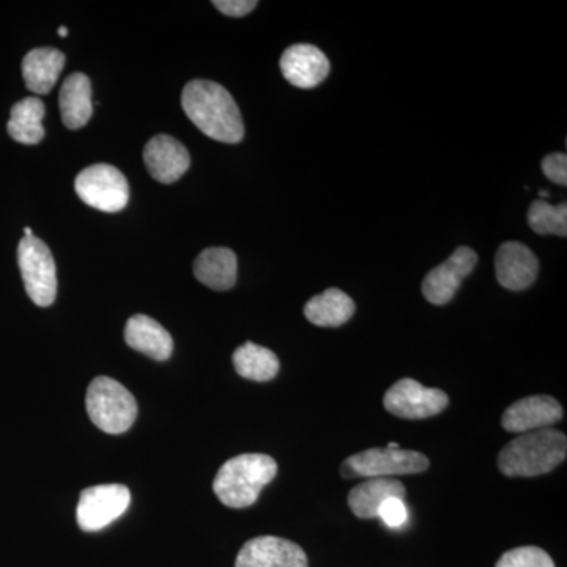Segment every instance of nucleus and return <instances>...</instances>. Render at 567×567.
<instances>
[{
	"label": "nucleus",
	"instance_id": "obj_1",
	"mask_svg": "<svg viewBox=\"0 0 567 567\" xmlns=\"http://www.w3.org/2000/svg\"><path fill=\"white\" fill-rule=\"evenodd\" d=\"M182 106L189 121L212 140L238 144L245 137L244 118L230 95L218 82L189 81L182 93Z\"/></svg>",
	"mask_w": 567,
	"mask_h": 567
},
{
	"label": "nucleus",
	"instance_id": "obj_2",
	"mask_svg": "<svg viewBox=\"0 0 567 567\" xmlns=\"http://www.w3.org/2000/svg\"><path fill=\"white\" fill-rule=\"evenodd\" d=\"M566 456V435L540 429L511 440L498 454V468L507 477H535L554 472Z\"/></svg>",
	"mask_w": 567,
	"mask_h": 567
},
{
	"label": "nucleus",
	"instance_id": "obj_3",
	"mask_svg": "<svg viewBox=\"0 0 567 567\" xmlns=\"http://www.w3.org/2000/svg\"><path fill=\"white\" fill-rule=\"evenodd\" d=\"M278 475V464L267 454H241L229 458L216 473L213 492L233 509L252 506L265 486Z\"/></svg>",
	"mask_w": 567,
	"mask_h": 567
},
{
	"label": "nucleus",
	"instance_id": "obj_4",
	"mask_svg": "<svg viewBox=\"0 0 567 567\" xmlns=\"http://www.w3.org/2000/svg\"><path fill=\"white\" fill-rule=\"evenodd\" d=\"M89 417L96 427L111 435L128 431L137 417L134 395L111 377H96L85 395Z\"/></svg>",
	"mask_w": 567,
	"mask_h": 567
},
{
	"label": "nucleus",
	"instance_id": "obj_5",
	"mask_svg": "<svg viewBox=\"0 0 567 567\" xmlns=\"http://www.w3.org/2000/svg\"><path fill=\"white\" fill-rule=\"evenodd\" d=\"M18 265L25 292L33 303L40 308L54 303L58 297V270L50 246L35 235L22 238L18 246Z\"/></svg>",
	"mask_w": 567,
	"mask_h": 567
},
{
	"label": "nucleus",
	"instance_id": "obj_6",
	"mask_svg": "<svg viewBox=\"0 0 567 567\" xmlns=\"http://www.w3.org/2000/svg\"><path fill=\"white\" fill-rule=\"evenodd\" d=\"M429 465H431L429 458L417 451L371 447L346 458L341 465V475L347 480L416 475L425 472Z\"/></svg>",
	"mask_w": 567,
	"mask_h": 567
},
{
	"label": "nucleus",
	"instance_id": "obj_7",
	"mask_svg": "<svg viewBox=\"0 0 567 567\" xmlns=\"http://www.w3.org/2000/svg\"><path fill=\"white\" fill-rule=\"evenodd\" d=\"M82 203L104 213L122 212L130 203V185L125 175L110 164L85 167L74 182Z\"/></svg>",
	"mask_w": 567,
	"mask_h": 567
},
{
	"label": "nucleus",
	"instance_id": "obj_8",
	"mask_svg": "<svg viewBox=\"0 0 567 567\" xmlns=\"http://www.w3.org/2000/svg\"><path fill=\"white\" fill-rule=\"evenodd\" d=\"M132 505V492L122 484H102L82 491L76 518L82 532L106 528L121 518Z\"/></svg>",
	"mask_w": 567,
	"mask_h": 567
},
{
	"label": "nucleus",
	"instance_id": "obj_9",
	"mask_svg": "<svg viewBox=\"0 0 567 567\" xmlns=\"http://www.w3.org/2000/svg\"><path fill=\"white\" fill-rule=\"evenodd\" d=\"M450 405L445 391L425 388L413 379L395 382L383 398L386 412L404 420H425L440 415Z\"/></svg>",
	"mask_w": 567,
	"mask_h": 567
},
{
	"label": "nucleus",
	"instance_id": "obj_10",
	"mask_svg": "<svg viewBox=\"0 0 567 567\" xmlns=\"http://www.w3.org/2000/svg\"><path fill=\"white\" fill-rule=\"evenodd\" d=\"M476 264L477 254L472 248H457L446 262L439 265L425 276L421 284L425 300L435 306L450 303L461 289L462 281L475 270Z\"/></svg>",
	"mask_w": 567,
	"mask_h": 567
},
{
	"label": "nucleus",
	"instance_id": "obj_11",
	"mask_svg": "<svg viewBox=\"0 0 567 567\" xmlns=\"http://www.w3.org/2000/svg\"><path fill=\"white\" fill-rule=\"evenodd\" d=\"M235 567H308V557L292 540L259 536L241 547Z\"/></svg>",
	"mask_w": 567,
	"mask_h": 567
},
{
	"label": "nucleus",
	"instance_id": "obj_12",
	"mask_svg": "<svg viewBox=\"0 0 567 567\" xmlns=\"http://www.w3.org/2000/svg\"><path fill=\"white\" fill-rule=\"evenodd\" d=\"M563 420V406L551 395H529L507 406L503 413L502 425L511 434H528V432L550 429Z\"/></svg>",
	"mask_w": 567,
	"mask_h": 567
},
{
	"label": "nucleus",
	"instance_id": "obj_13",
	"mask_svg": "<svg viewBox=\"0 0 567 567\" xmlns=\"http://www.w3.org/2000/svg\"><path fill=\"white\" fill-rule=\"evenodd\" d=\"M144 163L148 174L163 185L181 181L192 166V156L185 145L173 136L158 134L144 148Z\"/></svg>",
	"mask_w": 567,
	"mask_h": 567
},
{
	"label": "nucleus",
	"instance_id": "obj_14",
	"mask_svg": "<svg viewBox=\"0 0 567 567\" xmlns=\"http://www.w3.org/2000/svg\"><path fill=\"white\" fill-rule=\"evenodd\" d=\"M539 260L527 245L506 241L495 256L496 281L507 290L528 289L536 281Z\"/></svg>",
	"mask_w": 567,
	"mask_h": 567
},
{
	"label": "nucleus",
	"instance_id": "obj_15",
	"mask_svg": "<svg viewBox=\"0 0 567 567\" xmlns=\"http://www.w3.org/2000/svg\"><path fill=\"white\" fill-rule=\"evenodd\" d=\"M279 65L287 82L300 89L317 87L330 74V61L312 44L301 43L287 48Z\"/></svg>",
	"mask_w": 567,
	"mask_h": 567
},
{
	"label": "nucleus",
	"instance_id": "obj_16",
	"mask_svg": "<svg viewBox=\"0 0 567 567\" xmlns=\"http://www.w3.org/2000/svg\"><path fill=\"white\" fill-rule=\"evenodd\" d=\"M125 342L136 352L155 361L169 360L174 350L173 336L155 319L144 315L133 316L126 322Z\"/></svg>",
	"mask_w": 567,
	"mask_h": 567
},
{
	"label": "nucleus",
	"instance_id": "obj_17",
	"mask_svg": "<svg viewBox=\"0 0 567 567\" xmlns=\"http://www.w3.org/2000/svg\"><path fill=\"white\" fill-rule=\"evenodd\" d=\"M65 62V54L55 48H35L29 51L22 61L25 87L37 95H47L59 81Z\"/></svg>",
	"mask_w": 567,
	"mask_h": 567
},
{
	"label": "nucleus",
	"instance_id": "obj_18",
	"mask_svg": "<svg viewBox=\"0 0 567 567\" xmlns=\"http://www.w3.org/2000/svg\"><path fill=\"white\" fill-rule=\"evenodd\" d=\"M405 486L391 477H372L350 491V509L360 518L379 517L380 507L390 498H405Z\"/></svg>",
	"mask_w": 567,
	"mask_h": 567
},
{
	"label": "nucleus",
	"instance_id": "obj_19",
	"mask_svg": "<svg viewBox=\"0 0 567 567\" xmlns=\"http://www.w3.org/2000/svg\"><path fill=\"white\" fill-rule=\"evenodd\" d=\"M63 125L80 130L87 125L93 114L92 84L84 73H73L63 82L59 93Z\"/></svg>",
	"mask_w": 567,
	"mask_h": 567
},
{
	"label": "nucleus",
	"instance_id": "obj_20",
	"mask_svg": "<svg viewBox=\"0 0 567 567\" xmlns=\"http://www.w3.org/2000/svg\"><path fill=\"white\" fill-rule=\"evenodd\" d=\"M193 270L197 281L224 292L237 282V256L229 248H207L197 256Z\"/></svg>",
	"mask_w": 567,
	"mask_h": 567
},
{
	"label": "nucleus",
	"instance_id": "obj_21",
	"mask_svg": "<svg viewBox=\"0 0 567 567\" xmlns=\"http://www.w3.org/2000/svg\"><path fill=\"white\" fill-rule=\"evenodd\" d=\"M352 298L339 289H328L316 295L305 306V317L316 327L336 328L349 322L354 315Z\"/></svg>",
	"mask_w": 567,
	"mask_h": 567
},
{
	"label": "nucleus",
	"instance_id": "obj_22",
	"mask_svg": "<svg viewBox=\"0 0 567 567\" xmlns=\"http://www.w3.org/2000/svg\"><path fill=\"white\" fill-rule=\"evenodd\" d=\"M44 114H47V107L37 96H29L13 104L9 125H7L11 140L24 145H35L43 141Z\"/></svg>",
	"mask_w": 567,
	"mask_h": 567
},
{
	"label": "nucleus",
	"instance_id": "obj_23",
	"mask_svg": "<svg viewBox=\"0 0 567 567\" xmlns=\"http://www.w3.org/2000/svg\"><path fill=\"white\" fill-rule=\"evenodd\" d=\"M237 374L252 382H270L278 375L279 358L267 347L246 342L238 347L233 357Z\"/></svg>",
	"mask_w": 567,
	"mask_h": 567
},
{
	"label": "nucleus",
	"instance_id": "obj_24",
	"mask_svg": "<svg viewBox=\"0 0 567 567\" xmlns=\"http://www.w3.org/2000/svg\"><path fill=\"white\" fill-rule=\"evenodd\" d=\"M528 224L536 234L567 235V204L550 205L546 200H535L528 210Z\"/></svg>",
	"mask_w": 567,
	"mask_h": 567
},
{
	"label": "nucleus",
	"instance_id": "obj_25",
	"mask_svg": "<svg viewBox=\"0 0 567 567\" xmlns=\"http://www.w3.org/2000/svg\"><path fill=\"white\" fill-rule=\"evenodd\" d=\"M495 567H555V563L543 548L529 546L506 551Z\"/></svg>",
	"mask_w": 567,
	"mask_h": 567
},
{
	"label": "nucleus",
	"instance_id": "obj_26",
	"mask_svg": "<svg viewBox=\"0 0 567 567\" xmlns=\"http://www.w3.org/2000/svg\"><path fill=\"white\" fill-rule=\"evenodd\" d=\"M379 517L382 518L383 524L390 528L404 527L409 522V509H406L404 499L390 498L383 503L379 511Z\"/></svg>",
	"mask_w": 567,
	"mask_h": 567
},
{
	"label": "nucleus",
	"instance_id": "obj_27",
	"mask_svg": "<svg viewBox=\"0 0 567 567\" xmlns=\"http://www.w3.org/2000/svg\"><path fill=\"white\" fill-rule=\"evenodd\" d=\"M543 173L548 181L557 185H567V156L565 153H551L543 159Z\"/></svg>",
	"mask_w": 567,
	"mask_h": 567
},
{
	"label": "nucleus",
	"instance_id": "obj_28",
	"mask_svg": "<svg viewBox=\"0 0 567 567\" xmlns=\"http://www.w3.org/2000/svg\"><path fill=\"white\" fill-rule=\"evenodd\" d=\"M213 6L230 18H241L251 13L257 7L256 0H215Z\"/></svg>",
	"mask_w": 567,
	"mask_h": 567
},
{
	"label": "nucleus",
	"instance_id": "obj_29",
	"mask_svg": "<svg viewBox=\"0 0 567 567\" xmlns=\"http://www.w3.org/2000/svg\"><path fill=\"white\" fill-rule=\"evenodd\" d=\"M59 37H62V39H65V37H69V29H66V28L59 29Z\"/></svg>",
	"mask_w": 567,
	"mask_h": 567
},
{
	"label": "nucleus",
	"instance_id": "obj_30",
	"mask_svg": "<svg viewBox=\"0 0 567 567\" xmlns=\"http://www.w3.org/2000/svg\"><path fill=\"white\" fill-rule=\"evenodd\" d=\"M386 447L388 450H401V445H399V443H390Z\"/></svg>",
	"mask_w": 567,
	"mask_h": 567
},
{
	"label": "nucleus",
	"instance_id": "obj_31",
	"mask_svg": "<svg viewBox=\"0 0 567 567\" xmlns=\"http://www.w3.org/2000/svg\"><path fill=\"white\" fill-rule=\"evenodd\" d=\"M24 234V237H32L33 230L31 229V227H25Z\"/></svg>",
	"mask_w": 567,
	"mask_h": 567
},
{
	"label": "nucleus",
	"instance_id": "obj_32",
	"mask_svg": "<svg viewBox=\"0 0 567 567\" xmlns=\"http://www.w3.org/2000/svg\"><path fill=\"white\" fill-rule=\"evenodd\" d=\"M539 196L543 197V199H547L548 197V192H546V189H540L539 192Z\"/></svg>",
	"mask_w": 567,
	"mask_h": 567
}]
</instances>
